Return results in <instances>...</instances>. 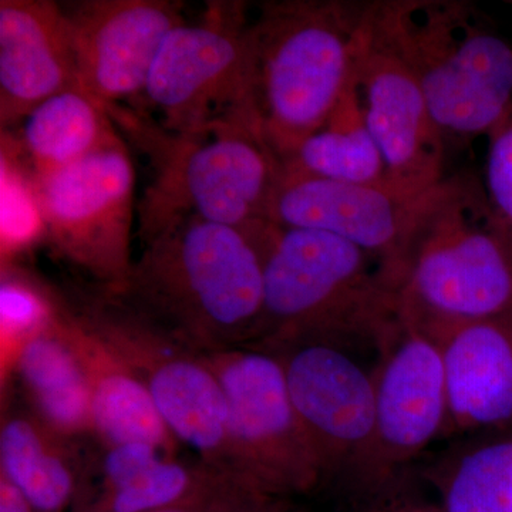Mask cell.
<instances>
[{
	"mask_svg": "<svg viewBox=\"0 0 512 512\" xmlns=\"http://www.w3.org/2000/svg\"><path fill=\"white\" fill-rule=\"evenodd\" d=\"M269 227L247 231L192 215L168 222L141 237L143 252L113 298L202 353L251 345L264 308Z\"/></svg>",
	"mask_w": 512,
	"mask_h": 512,
	"instance_id": "obj_1",
	"label": "cell"
},
{
	"mask_svg": "<svg viewBox=\"0 0 512 512\" xmlns=\"http://www.w3.org/2000/svg\"><path fill=\"white\" fill-rule=\"evenodd\" d=\"M397 311L437 340L512 303V241L476 175L414 200L396 264Z\"/></svg>",
	"mask_w": 512,
	"mask_h": 512,
	"instance_id": "obj_2",
	"label": "cell"
},
{
	"mask_svg": "<svg viewBox=\"0 0 512 512\" xmlns=\"http://www.w3.org/2000/svg\"><path fill=\"white\" fill-rule=\"evenodd\" d=\"M369 6L356 0H276L251 13L252 110L281 164L342 100Z\"/></svg>",
	"mask_w": 512,
	"mask_h": 512,
	"instance_id": "obj_3",
	"label": "cell"
},
{
	"mask_svg": "<svg viewBox=\"0 0 512 512\" xmlns=\"http://www.w3.org/2000/svg\"><path fill=\"white\" fill-rule=\"evenodd\" d=\"M262 252L264 308L251 345L319 339L377 346L397 312L389 261L328 232L275 224Z\"/></svg>",
	"mask_w": 512,
	"mask_h": 512,
	"instance_id": "obj_4",
	"label": "cell"
},
{
	"mask_svg": "<svg viewBox=\"0 0 512 512\" xmlns=\"http://www.w3.org/2000/svg\"><path fill=\"white\" fill-rule=\"evenodd\" d=\"M109 113L114 124L146 151L153 167L138 207L140 237L191 215L247 231L272 224L282 164L252 114L197 133L171 134L136 111Z\"/></svg>",
	"mask_w": 512,
	"mask_h": 512,
	"instance_id": "obj_5",
	"label": "cell"
},
{
	"mask_svg": "<svg viewBox=\"0 0 512 512\" xmlns=\"http://www.w3.org/2000/svg\"><path fill=\"white\" fill-rule=\"evenodd\" d=\"M370 18L419 84L446 144L512 114V43L463 0H377Z\"/></svg>",
	"mask_w": 512,
	"mask_h": 512,
	"instance_id": "obj_6",
	"label": "cell"
},
{
	"mask_svg": "<svg viewBox=\"0 0 512 512\" xmlns=\"http://www.w3.org/2000/svg\"><path fill=\"white\" fill-rule=\"evenodd\" d=\"M249 6L211 2L165 37L136 113L171 134L252 114ZM131 110V109H130Z\"/></svg>",
	"mask_w": 512,
	"mask_h": 512,
	"instance_id": "obj_7",
	"label": "cell"
},
{
	"mask_svg": "<svg viewBox=\"0 0 512 512\" xmlns=\"http://www.w3.org/2000/svg\"><path fill=\"white\" fill-rule=\"evenodd\" d=\"M227 402L225 474L288 497L322 485V473L271 350L232 346L205 353Z\"/></svg>",
	"mask_w": 512,
	"mask_h": 512,
	"instance_id": "obj_8",
	"label": "cell"
},
{
	"mask_svg": "<svg viewBox=\"0 0 512 512\" xmlns=\"http://www.w3.org/2000/svg\"><path fill=\"white\" fill-rule=\"evenodd\" d=\"M80 316L146 386L180 446L225 474L227 402L205 353L111 296Z\"/></svg>",
	"mask_w": 512,
	"mask_h": 512,
	"instance_id": "obj_9",
	"label": "cell"
},
{
	"mask_svg": "<svg viewBox=\"0 0 512 512\" xmlns=\"http://www.w3.org/2000/svg\"><path fill=\"white\" fill-rule=\"evenodd\" d=\"M375 427L365 456L345 478L350 500L392 484L446 429V365L439 340L399 311L380 336Z\"/></svg>",
	"mask_w": 512,
	"mask_h": 512,
	"instance_id": "obj_10",
	"label": "cell"
},
{
	"mask_svg": "<svg viewBox=\"0 0 512 512\" xmlns=\"http://www.w3.org/2000/svg\"><path fill=\"white\" fill-rule=\"evenodd\" d=\"M47 235L66 261L119 295L133 269L136 173L119 134L56 173L32 177Z\"/></svg>",
	"mask_w": 512,
	"mask_h": 512,
	"instance_id": "obj_11",
	"label": "cell"
},
{
	"mask_svg": "<svg viewBox=\"0 0 512 512\" xmlns=\"http://www.w3.org/2000/svg\"><path fill=\"white\" fill-rule=\"evenodd\" d=\"M353 346L318 339L264 348L284 366L293 407L315 451L322 484L345 481L373 436L375 369L369 372L350 355Z\"/></svg>",
	"mask_w": 512,
	"mask_h": 512,
	"instance_id": "obj_12",
	"label": "cell"
},
{
	"mask_svg": "<svg viewBox=\"0 0 512 512\" xmlns=\"http://www.w3.org/2000/svg\"><path fill=\"white\" fill-rule=\"evenodd\" d=\"M348 87L386 164L389 190L417 198L444 178L446 141L419 84L367 13Z\"/></svg>",
	"mask_w": 512,
	"mask_h": 512,
	"instance_id": "obj_13",
	"label": "cell"
},
{
	"mask_svg": "<svg viewBox=\"0 0 512 512\" xmlns=\"http://www.w3.org/2000/svg\"><path fill=\"white\" fill-rule=\"evenodd\" d=\"M62 6L80 87L107 109H136L165 37L187 20L183 3L83 0Z\"/></svg>",
	"mask_w": 512,
	"mask_h": 512,
	"instance_id": "obj_14",
	"label": "cell"
},
{
	"mask_svg": "<svg viewBox=\"0 0 512 512\" xmlns=\"http://www.w3.org/2000/svg\"><path fill=\"white\" fill-rule=\"evenodd\" d=\"M416 198L376 185L350 184L282 167L272 201V224L312 229L346 239L396 269Z\"/></svg>",
	"mask_w": 512,
	"mask_h": 512,
	"instance_id": "obj_15",
	"label": "cell"
},
{
	"mask_svg": "<svg viewBox=\"0 0 512 512\" xmlns=\"http://www.w3.org/2000/svg\"><path fill=\"white\" fill-rule=\"evenodd\" d=\"M73 87H80L79 72L62 3L0 0L2 130L18 126L40 103Z\"/></svg>",
	"mask_w": 512,
	"mask_h": 512,
	"instance_id": "obj_16",
	"label": "cell"
},
{
	"mask_svg": "<svg viewBox=\"0 0 512 512\" xmlns=\"http://www.w3.org/2000/svg\"><path fill=\"white\" fill-rule=\"evenodd\" d=\"M446 365L447 433L512 424V303L439 340Z\"/></svg>",
	"mask_w": 512,
	"mask_h": 512,
	"instance_id": "obj_17",
	"label": "cell"
},
{
	"mask_svg": "<svg viewBox=\"0 0 512 512\" xmlns=\"http://www.w3.org/2000/svg\"><path fill=\"white\" fill-rule=\"evenodd\" d=\"M57 325L89 383L94 440L101 446L148 443L178 456L180 443L165 426L146 386L106 340L82 316L63 308Z\"/></svg>",
	"mask_w": 512,
	"mask_h": 512,
	"instance_id": "obj_18",
	"label": "cell"
},
{
	"mask_svg": "<svg viewBox=\"0 0 512 512\" xmlns=\"http://www.w3.org/2000/svg\"><path fill=\"white\" fill-rule=\"evenodd\" d=\"M84 456L30 410L3 416L0 476L25 495L36 512H63L79 493Z\"/></svg>",
	"mask_w": 512,
	"mask_h": 512,
	"instance_id": "obj_19",
	"label": "cell"
},
{
	"mask_svg": "<svg viewBox=\"0 0 512 512\" xmlns=\"http://www.w3.org/2000/svg\"><path fill=\"white\" fill-rule=\"evenodd\" d=\"M13 369L30 412L50 429L72 440L93 436L89 383L79 357L57 325V318L49 329L20 348Z\"/></svg>",
	"mask_w": 512,
	"mask_h": 512,
	"instance_id": "obj_20",
	"label": "cell"
},
{
	"mask_svg": "<svg viewBox=\"0 0 512 512\" xmlns=\"http://www.w3.org/2000/svg\"><path fill=\"white\" fill-rule=\"evenodd\" d=\"M19 126V138L3 134L28 160L32 177L63 170L117 136L107 107L80 87L43 101Z\"/></svg>",
	"mask_w": 512,
	"mask_h": 512,
	"instance_id": "obj_21",
	"label": "cell"
},
{
	"mask_svg": "<svg viewBox=\"0 0 512 512\" xmlns=\"http://www.w3.org/2000/svg\"><path fill=\"white\" fill-rule=\"evenodd\" d=\"M282 167L326 180L389 190L382 153L349 87L326 123L306 138Z\"/></svg>",
	"mask_w": 512,
	"mask_h": 512,
	"instance_id": "obj_22",
	"label": "cell"
},
{
	"mask_svg": "<svg viewBox=\"0 0 512 512\" xmlns=\"http://www.w3.org/2000/svg\"><path fill=\"white\" fill-rule=\"evenodd\" d=\"M443 512H512V439L474 448L441 485Z\"/></svg>",
	"mask_w": 512,
	"mask_h": 512,
	"instance_id": "obj_23",
	"label": "cell"
},
{
	"mask_svg": "<svg viewBox=\"0 0 512 512\" xmlns=\"http://www.w3.org/2000/svg\"><path fill=\"white\" fill-rule=\"evenodd\" d=\"M57 306L28 276L3 268L0 282L2 348L15 360L20 348L49 329L59 315Z\"/></svg>",
	"mask_w": 512,
	"mask_h": 512,
	"instance_id": "obj_24",
	"label": "cell"
},
{
	"mask_svg": "<svg viewBox=\"0 0 512 512\" xmlns=\"http://www.w3.org/2000/svg\"><path fill=\"white\" fill-rule=\"evenodd\" d=\"M18 158L2 147V249L3 256L28 247L45 229L32 177L23 178Z\"/></svg>",
	"mask_w": 512,
	"mask_h": 512,
	"instance_id": "obj_25",
	"label": "cell"
},
{
	"mask_svg": "<svg viewBox=\"0 0 512 512\" xmlns=\"http://www.w3.org/2000/svg\"><path fill=\"white\" fill-rule=\"evenodd\" d=\"M484 190L512 241V114L490 137Z\"/></svg>",
	"mask_w": 512,
	"mask_h": 512,
	"instance_id": "obj_26",
	"label": "cell"
},
{
	"mask_svg": "<svg viewBox=\"0 0 512 512\" xmlns=\"http://www.w3.org/2000/svg\"><path fill=\"white\" fill-rule=\"evenodd\" d=\"M406 474L377 493L350 500L348 512H443L440 504L417 493Z\"/></svg>",
	"mask_w": 512,
	"mask_h": 512,
	"instance_id": "obj_27",
	"label": "cell"
},
{
	"mask_svg": "<svg viewBox=\"0 0 512 512\" xmlns=\"http://www.w3.org/2000/svg\"><path fill=\"white\" fill-rule=\"evenodd\" d=\"M214 490H212V493H214ZM212 493L208 497V504H210L212 510H200V512H282L284 497L265 493V491L242 483L234 477L224 476L221 481V497L224 501V510H217L214 501H212Z\"/></svg>",
	"mask_w": 512,
	"mask_h": 512,
	"instance_id": "obj_28",
	"label": "cell"
},
{
	"mask_svg": "<svg viewBox=\"0 0 512 512\" xmlns=\"http://www.w3.org/2000/svg\"><path fill=\"white\" fill-rule=\"evenodd\" d=\"M0 512H36L8 478L0 476Z\"/></svg>",
	"mask_w": 512,
	"mask_h": 512,
	"instance_id": "obj_29",
	"label": "cell"
},
{
	"mask_svg": "<svg viewBox=\"0 0 512 512\" xmlns=\"http://www.w3.org/2000/svg\"><path fill=\"white\" fill-rule=\"evenodd\" d=\"M201 504L198 505H190V507H178V508H171V510H165L160 512H200Z\"/></svg>",
	"mask_w": 512,
	"mask_h": 512,
	"instance_id": "obj_30",
	"label": "cell"
}]
</instances>
